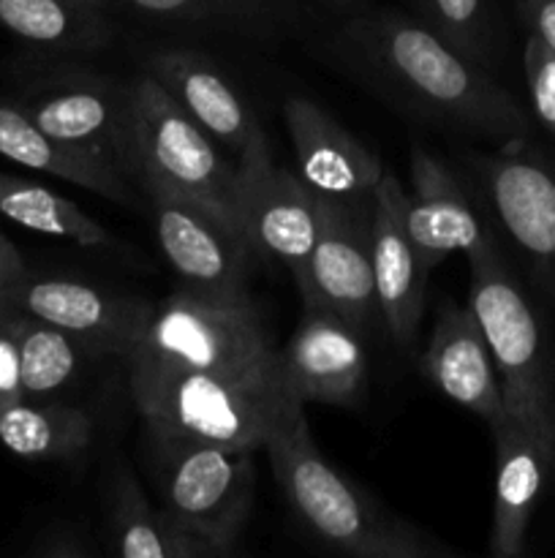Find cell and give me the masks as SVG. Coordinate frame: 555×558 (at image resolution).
<instances>
[{"label":"cell","mask_w":555,"mask_h":558,"mask_svg":"<svg viewBox=\"0 0 555 558\" xmlns=\"http://www.w3.org/2000/svg\"><path fill=\"white\" fill-rule=\"evenodd\" d=\"M348 58L392 98L430 120L490 140L531 136V114L477 63L400 11H370L341 31Z\"/></svg>","instance_id":"6da1fadb"},{"label":"cell","mask_w":555,"mask_h":558,"mask_svg":"<svg viewBox=\"0 0 555 558\" xmlns=\"http://www.w3.org/2000/svg\"><path fill=\"white\" fill-rule=\"evenodd\" d=\"M297 403L267 439L275 483L299 526L324 548L359 558H446L455 550L414 526L332 466Z\"/></svg>","instance_id":"7a4b0ae2"},{"label":"cell","mask_w":555,"mask_h":558,"mask_svg":"<svg viewBox=\"0 0 555 558\" xmlns=\"http://www.w3.org/2000/svg\"><path fill=\"white\" fill-rule=\"evenodd\" d=\"M125 363L128 381L183 371L283 376L281 352L248 294L226 298L196 289H183L152 308Z\"/></svg>","instance_id":"3957f363"},{"label":"cell","mask_w":555,"mask_h":558,"mask_svg":"<svg viewBox=\"0 0 555 558\" xmlns=\"http://www.w3.org/2000/svg\"><path fill=\"white\" fill-rule=\"evenodd\" d=\"M150 434L264 450L267 439L299 401L283 376H237L212 371L128 381Z\"/></svg>","instance_id":"277c9868"},{"label":"cell","mask_w":555,"mask_h":558,"mask_svg":"<svg viewBox=\"0 0 555 558\" xmlns=\"http://www.w3.org/2000/svg\"><path fill=\"white\" fill-rule=\"evenodd\" d=\"M125 174L210 207L239 223L237 161L199 129L150 74L128 85Z\"/></svg>","instance_id":"5b68a950"},{"label":"cell","mask_w":555,"mask_h":558,"mask_svg":"<svg viewBox=\"0 0 555 558\" xmlns=\"http://www.w3.org/2000/svg\"><path fill=\"white\" fill-rule=\"evenodd\" d=\"M468 308L477 316L504 387L506 412L555 434V357L544 322L495 240L468 254Z\"/></svg>","instance_id":"8992f818"},{"label":"cell","mask_w":555,"mask_h":558,"mask_svg":"<svg viewBox=\"0 0 555 558\" xmlns=\"http://www.w3.org/2000/svg\"><path fill=\"white\" fill-rule=\"evenodd\" d=\"M161 507L215 556L232 554L256 496V450L150 434Z\"/></svg>","instance_id":"52a82bcc"},{"label":"cell","mask_w":555,"mask_h":558,"mask_svg":"<svg viewBox=\"0 0 555 558\" xmlns=\"http://www.w3.org/2000/svg\"><path fill=\"white\" fill-rule=\"evenodd\" d=\"M473 167L501 229L555 305V158L526 136L501 142Z\"/></svg>","instance_id":"ba28073f"},{"label":"cell","mask_w":555,"mask_h":558,"mask_svg":"<svg viewBox=\"0 0 555 558\" xmlns=\"http://www.w3.org/2000/svg\"><path fill=\"white\" fill-rule=\"evenodd\" d=\"M239 223L256 254L281 262L297 283L305 278L321 229V199L297 178L278 167L264 131L237 158Z\"/></svg>","instance_id":"9c48e42d"},{"label":"cell","mask_w":555,"mask_h":558,"mask_svg":"<svg viewBox=\"0 0 555 558\" xmlns=\"http://www.w3.org/2000/svg\"><path fill=\"white\" fill-rule=\"evenodd\" d=\"M139 189L150 205L158 245L188 289L226 298L245 294L256 251L243 229L166 189L152 183H139Z\"/></svg>","instance_id":"30bf717a"},{"label":"cell","mask_w":555,"mask_h":558,"mask_svg":"<svg viewBox=\"0 0 555 558\" xmlns=\"http://www.w3.org/2000/svg\"><path fill=\"white\" fill-rule=\"evenodd\" d=\"M0 303L58 327L87 354H125L134 349L152 308L139 298L114 294L85 281L49 276L16 278L0 292Z\"/></svg>","instance_id":"8fae6325"},{"label":"cell","mask_w":555,"mask_h":558,"mask_svg":"<svg viewBox=\"0 0 555 558\" xmlns=\"http://www.w3.org/2000/svg\"><path fill=\"white\" fill-rule=\"evenodd\" d=\"M16 104L54 140L92 153L125 174L128 85L79 69L36 76Z\"/></svg>","instance_id":"7c38bea8"},{"label":"cell","mask_w":555,"mask_h":558,"mask_svg":"<svg viewBox=\"0 0 555 558\" xmlns=\"http://www.w3.org/2000/svg\"><path fill=\"white\" fill-rule=\"evenodd\" d=\"M373 205V202H370ZM370 205L321 202V229L305 278L297 283L305 305H321L368 327L379 314L370 245Z\"/></svg>","instance_id":"4fadbf2b"},{"label":"cell","mask_w":555,"mask_h":558,"mask_svg":"<svg viewBox=\"0 0 555 558\" xmlns=\"http://www.w3.org/2000/svg\"><path fill=\"white\" fill-rule=\"evenodd\" d=\"M365 327L321 305H305L297 330L281 352L286 385L303 403L354 407L368 385Z\"/></svg>","instance_id":"5bb4252c"},{"label":"cell","mask_w":555,"mask_h":558,"mask_svg":"<svg viewBox=\"0 0 555 558\" xmlns=\"http://www.w3.org/2000/svg\"><path fill=\"white\" fill-rule=\"evenodd\" d=\"M288 140H292L297 178L321 202L370 205L386 167L373 150L326 109L310 98L294 96L283 104Z\"/></svg>","instance_id":"9a60e30c"},{"label":"cell","mask_w":555,"mask_h":558,"mask_svg":"<svg viewBox=\"0 0 555 558\" xmlns=\"http://www.w3.org/2000/svg\"><path fill=\"white\" fill-rule=\"evenodd\" d=\"M495 496L490 554L520 558L528 548V529L555 472V434L531 420L506 412L493 428Z\"/></svg>","instance_id":"2e32d148"},{"label":"cell","mask_w":555,"mask_h":558,"mask_svg":"<svg viewBox=\"0 0 555 558\" xmlns=\"http://www.w3.org/2000/svg\"><path fill=\"white\" fill-rule=\"evenodd\" d=\"M370 245L381 322L397 347H411L424 314L430 272L406 229V189L390 169L370 205Z\"/></svg>","instance_id":"e0dca14e"},{"label":"cell","mask_w":555,"mask_h":558,"mask_svg":"<svg viewBox=\"0 0 555 558\" xmlns=\"http://www.w3.org/2000/svg\"><path fill=\"white\" fill-rule=\"evenodd\" d=\"M419 371L430 387L482 417L490 428L506 417L498 368L468 305H441L428 347L419 357Z\"/></svg>","instance_id":"ac0fdd59"},{"label":"cell","mask_w":555,"mask_h":558,"mask_svg":"<svg viewBox=\"0 0 555 558\" xmlns=\"http://www.w3.org/2000/svg\"><path fill=\"white\" fill-rule=\"evenodd\" d=\"M150 74L205 134L237 161L261 125L226 74L194 49H156L145 58Z\"/></svg>","instance_id":"d6986e66"},{"label":"cell","mask_w":555,"mask_h":558,"mask_svg":"<svg viewBox=\"0 0 555 558\" xmlns=\"http://www.w3.org/2000/svg\"><path fill=\"white\" fill-rule=\"evenodd\" d=\"M406 229L419 259L433 272L446 256L471 254L493 240L468 202L460 180L422 145L411 147V191H406Z\"/></svg>","instance_id":"ffe728a7"},{"label":"cell","mask_w":555,"mask_h":558,"mask_svg":"<svg viewBox=\"0 0 555 558\" xmlns=\"http://www.w3.org/2000/svg\"><path fill=\"white\" fill-rule=\"evenodd\" d=\"M0 156L20 167L52 174L118 205H134L125 174L92 153L49 136L16 98H0Z\"/></svg>","instance_id":"44dd1931"},{"label":"cell","mask_w":555,"mask_h":558,"mask_svg":"<svg viewBox=\"0 0 555 558\" xmlns=\"http://www.w3.org/2000/svg\"><path fill=\"white\" fill-rule=\"evenodd\" d=\"M109 550L123 558H212L215 550L147 499L128 466L107 488Z\"/></svg>","instance_id":"7402d4cb"},{"label":"cell","mask_w":555,"mask_h":558,"mask_svg":"<svg viewBox=\"0 0 555 558\" xmlns=\"http://www.w3.org/2000/svg\"><path fill=\"white\" fill-rule=\"evenodd\" d=\"M0 27L52 52H90L112 41L107 9L76 0H0Z\"/></svg>","instance_id":"603a6c76"},{"label":"cell","mask_w":555,"mask_h":558,"mask_svg":"<svg viewBox=\"0 0 555 558\" xmlns=\"http://www.w3.org/2000/svg\"><path fill=\"white\" fill-rule=\"evenodd\" d=\"M90 439V414L71 403L20 398L0 412V445L25 461H65L85 452Z\"/></svg>","instance_id":"cb8c5ba5"},{"label":"cell","mask_w":555,"mask_h":558,"mask_svg":"<svg viewBox=\"0 0 555 558\" xmlns=\"http://www.w3.org/2000/svg\"><path fill=\"white\" fill-rule=\"evenodd\" d=\"M0 218L30 232L69 240L82 248H103L112 243L107 229L76 202L9 172H0Z\"/></svg>","instance_id":"d4e9b609"},{"label":"cell","mask_w":555,"mask_h":558,"mask_svg":"<svg viewBox=\"0 0 555 558\" xmlns=\"http://www.w3.org/2000/svg\"><path fill=\"white\" fill-rule=\"evenodd\" d=\"M3 308L11 316L16 352H20L22 396L49 398L58 390H63L74 379L87 349L76 343L71 336H65L63 330H58V327L47 325V322L20 314V311L9 308V305H3Z\"/></svg>","instance_id":"484cf974"},{"label":"cell","mask_w":555,"mask_h":558,"mask_svg":"<svg viewBox=\"0 0 555 558\" xmlns=\"http://www.w3.org/2000/svg\"><path fill=\"white\" fill-rule=\"evenodd\" d=\"M417 20L444 41L490 69L493 54V20L488 0H411Z\"/></svg>","instance_id":"4316f807"},{"label":"cell","mask_w":555,"mask_h":558,"mask_svg":"<svg viewBox=\"0 0 555 558\" xmlns=\"http://www.w3.org/2000/svg\"><path fill=\"white\" fill-rule=\"evenodd\" d=\"M152 22L190 27H243L270 14V0H114Z\"/></svg>","instance_id":"83f0119b"},{"label":"cell","mask_w":555,"mask_h":558,"mask_svg":"<svg viewBox=\"0 0 555 558\" xmlns=\"http://www.w3.org/2000/svg\"><path fill=\"white\" fill-rule=\"evenodd\" d=\"M522 71L533 120L555 136V52L531 33L522 47Z\"/></svg>","instance_id":"f1b7e54d"},{"label":"cell","mask_w":555,"mask_h":558,"mask_svg":"<svg viewBox=\"0 0 555 558\" xmlns=\"http://www.w3.org/2000/svg\"><path fill=\"white\" fill-rule=\"evenodd\" d=\"M27 556L33 558H90L96 556L92 534L87 526L76 523H54L47 532L38 534L33 545L27 548Z\"/></svg>","instance_id":"f546056e"},{"label":"cell","mask_w":555,"mask_h":558,"mask_svg":"<svg viewBox=\"0 0 555 558\" xmlns=\"http://www.w3.org/2000/svg\"><path fill=\"white\" fill-rule=\"evenodd\" d=\"M20 398H25L22 396L20 352H16V338L9 311L0 305V412L20 401Z\"/></svg>","instance_id":"4dcf8cb0"},{"label":"cell","mask_w":555,"mask_h":558,"mask_svg":"<svg viewBox=\"0 0 555 558\" xmlns=\"http://www.w3.org/2000/svg\"><path fill=\"white\" fill-rule=\"evenodd\" d=\"M515 5L528 33L555 52V0H515Z\"/></svg>","instance_id":"1f68e13d"},{"label":"cell","mask_w":555,"mask_h":558,"mask_svg":"<svg viewBox=\"0 0 555 558\" xmlns=\"http://www.w3.org/2000/svg\"><path fill=\"white\" fill-rule=\"evenodd\" d=\"M25 272L27 267H25V259H22L20 248H16V245L11 243L9 234L0 229V292H3L5 287H11L20 276H25Z\"/></svg>","instance_id":"d6a6232c"},{"label":"cell","mask_w":555,"mask_h":558,"mask_svg":"<svg viewBox=\"0 0 555 558\" xmlns=\"http://www.w3.org/2000/svg\"><path fill=\"white\" fill-rule=\"evenodd\" d=\"M76 3H87V5H98V9H112L114 0H76Z\"/></svg>","instance_id":"836d02e7"},{"label":"cell","mask_w":555,"mask_h":558,"mask_svg":"<svg viewBox=\"0 0 555 558\" xmlns=\"http://www.w3.org/2000/svg\"><path fill=\"white\" fill-rule=\"evenodd\" d=\"M332 3H337V5H351V3H357V0H332Z\"/></svg>","instance_id":"e575fe53"}]
</instances>
